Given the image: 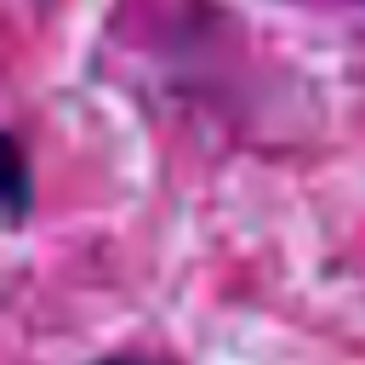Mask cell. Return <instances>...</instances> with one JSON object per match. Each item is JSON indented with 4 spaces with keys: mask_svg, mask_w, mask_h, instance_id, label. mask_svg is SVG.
<instances>
[{
    "mask_svg": "<svg viewBox=\"0 0 365 365\" xmlns=\"http://www.w3.org/2000/svg\"><path fill=\"white\" fill-rule=\"evenodd\" d=\"M29 211H34V165H29L23 137L11 131V137H6V228L17 234V228L29 222Z\"/></svg>",
    "mask_w": 365,
    "mask_h": 365,
    "instance_id": "cell-1",
    "label": "cell"
},
{
    "mask_svg": "<svg viewBox=\"0 0 365 365\" xmlns=\"http://www.w3.org/2000/svg\"><path fill=\"white\" fill-rule=\"evenodd\" d=\"M97 365H154V359H143V354H103Z\"/></svg>",
    "mask_w": 365,
    "mask_h": 365,
    "instance_id": "cell-2",
    "label": "cell"
}]
</instances>
